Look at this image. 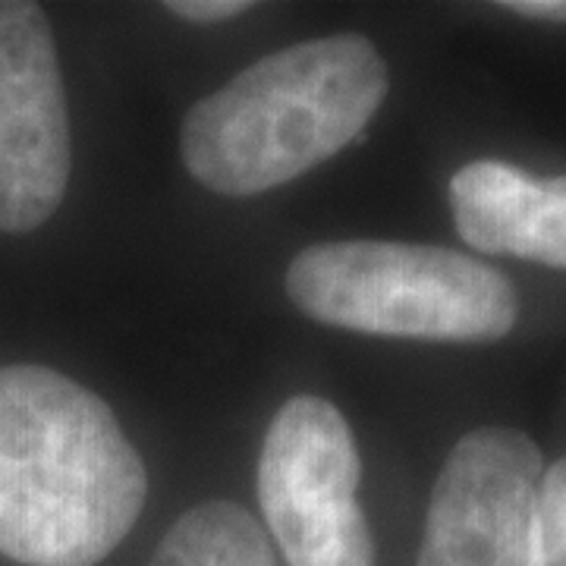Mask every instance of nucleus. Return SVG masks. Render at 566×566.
<instances>
[{
    "label": "nucleus",
    "mask_w": 566,
    "mask_h": 566,
    "mask_svg": "<svg viewBox=\"0 0 566 566\" xmlns=\"http://www.w3.org/2000/svg\"><path fill=\"white\" fill-rule=\"evenodd\" d=\"M148 497L139 450L98 394L48 365L0 368V554L95 566Z\"/></svg>",
    "instance_id": "f257e3e1"
},
{
    "label": "nucleus",
    "mask_w": 566,
    "mask_h": 566,
    "mask_svg": "<svg viewBox=\"0 0 566 566\" xmlns=\"http://www.w3.org/2000/svg\"><path fill=\"white\" fill-rule=\"evenodd\" d=\"M387 63L365 35L268 54L196 104L180 133L186 170L221 196H259L363 139L387 98Z\"/></svg>",
    "instance_id": "f03ea898"
},
{
    "label": "nucleus",
    "mask_w": 566,
    "mask_h": 566,
    "mask_svg": "<svg viewBox=\"0 0 566 566\" xmlns=\"http://www.w3.org/2000/svg\"><path fill=\"white\" fill-rule=\"evenodd\" d=\"M286 293L315 322L409 340H501L520 315L497 268L444 245L390 240L308 245L286 268Z\"/></svg>",
    "instance_id": "7ed1b4c3"
},
{
    "label": "nucleus",
    "mask_w": 566,
    "mask_h": 566,
    "mask_svg": "<svg viewBox=\"0 0 566 566\" xmlns=\"http://www.w3.org/2000/svg\"><path fill=\"white\" fill-rule=\"evenodd\" d=\"M359 479L363 463L344 412L324 397H290L259 457V506L286 564L375 566Z\"/></svg>",
    "instance_id": "20e7f679"
},
{
    "label": "nucleus",
    "mask_w": 566,
    "mask_h": 566,
    "mask_svg": "<svg viewBox=\"0 0 566 566\" xmlns=\"http://www.w3.org/2000/svg\"><path fill=\"white\" fill-rule=\"evenodd\" d=\"M73 170L70 114L51 22L0 0V230L29 233L61 208Z\"/></svg>",
    "instance_id": "39448f33"
},
{
    "label": "nucleus",
    "mask_w": 566,
    "mask_h": 566,
    "mask_svg": "<svg viewBox=\"0 0 566 566\" xmlns=\"http://www.w3.org/2000/svg\"><path fill=\"white\" fill-rule=\"evenodd\" d=\"M538 444L516 428H479L457 441L431 491L419 566H532Z\"/></svg>",
    "instance_id": "423d86ee"
},
{
    "label": "nucleus",
    "mask_w": 566,
    "mask_h": 566,
    "mask_svg": "<svg viewBox=\"0 0 566 566\" xmlns=\"http://www.w3.org/2000/svg\"><path fill=\"white\" fill-rule=\"evenodd\" d=\"M450 208L465 243L566 271V177L535 180L504 161H472L450 180Z\"/></svg>",
    "instance_id": "0eeeda50"
},
{
    "label": "nucleus",
    "mask_w": 566,
    "mask_h": 566,
    "mask_svg": "<svg viewBox=\"0 0 566 566\" xmlns=\"http://www.w3.org/2000/svg\"><path fill=\"white\" fill-rule=\"evenodd\" d=\"M148 566H277V557L245 506L205 501L167 528Z\"/></svg>",
    "instance_id": "6e6552de"
},
{
    "label": "nucleus",
    "mask_w": 566,
    "mask_h": 566,
    "mask_svg": "<svg viewBox=\"0 0 566 566\" xmlns=\"http://www.w3.org/2000/svg\"><path fill=\"white\" fill-rule=\"evenodd\" d=\"M532 566H566V457L547 469L538 485Z\"/></svg>",
    "instance_id": "1a4fd4ad"
},
{
    "label": "nucleus",
    "mask_w": 566,
    "mask_h": 566,
    "mask_svg": "<svg viewBox=\"0 0 566 566\" xmlns=\"http://www.w3.org/2000/svg\"><path fill=\"white\" fill-rule=\"evenodd\" d=\"M170 13H177L186 22H223L240 17L245 10H252L249 0H170L167 3Z\"/></svg>",
    "instance_id": "9d476101"
},
{
    "label": "nucleus",
    "mask_w": 566,
    "mask_h": 566,
    "mask_svg": "<svg viewBox=\"0 0 566 566\" xmlns=\"http://www.w3.org/2000/svg\"><path fill=\"white\" fill-rule=\"evenodd\" d=\"M501 7L526 20L566 22V0H506Z\"/></svg>",
    "instance_id": "9b49d317"
}]
</instances>
